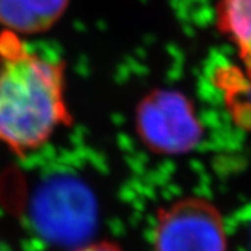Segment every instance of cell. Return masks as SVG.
<instances>
[{
	"mask_svg": "<svg viewBox=\"0 0 251 251\" xmlns=\"http://www.w3.org/2000/svg\"><path fill=\"white\" fill-rule=\"evenodd\" d=\"M64 84L62 63L31 50L16 32H1L0 144L25 155L69 125Z\"/></svg>",
	"mask_w": 251,
	"mask_h": 251,
	"instance_id": "6da1fadb",
	"label": "cell"
},
{
	"mask_svg": "<svg viewBox=\"0 0 251 251\" xmlns=\"http://www.w3.org/2000/svg\"><path fill=\"white\" fill-rule=\"evenodd\" d=\"M32 219L49 242L77 244L88 239L95 227V198L77 180H54L46 183L34 198Z\"/></svg>",
	"mask_w": 251,
	"mask_h": 251,
	"instance_id": "7a4b0ae2",
	"label": "cell"
},
{
	"mask_svg": "<svg viewBox=\"0 0 251 251\" xmlns=\"http://www.w3.org/2000/svg\"><path fill=\"white\" fill-rule=\"evenodd\" d=\"M155 251H226L219 212L201 198H183L159 211Z\"/></svg>",
	"mask_w": 251,
	"mask_h": 251,
	"instance_id": "3957f363",
	"label": "cell"
},
{
	"mask_svg": "<svg viewBox=\"0 0 251 251\" xmlns=\"http://www.w3.org/2000/svg\"><path fill=\"white\" fill-rule=\"evenodd\" d=\"M140 134L156 152L183 153L201 138V127L187 99L179 94L161 92L140 110Z\"/></svg>",
	"mask_w": 251,
	"mask_h": 251,
	"instance_id": "277c9868",
	"label": "cell"
},
{
	"mask_svg": "<svg viewBox=\"0 0 251 251\" xmlns=\"http://www.w3.org/2000/svg\"><path fill=\"white\" fill-rule=\"evenodd\" d=\"M69 0H0V25L11 32L35 34L62 17Z\"/></svg>",
	"mask_w": 251,
	"mask_h": 251,
	"instance_id": "5b68a950",
	"label": "cell"
},
{
	"mask_svg": "<svg viewBox=\"0 0 251 251\" xmlns=\"http://www.w3.org/2000/svg\"><path fill=\"white\" fill-rule=\"evenodd\" d=\"M218 25L233 41L251 75V0H221L218 4Z\"/></svg>",
	"mask_w": 251,
	"mask_h": 251,
	"instance_id": "8992f818",
	"label": "cell"
},
{
	"mask_svg": "<svg viewBox=\"0 0 251 251\" xmlns=\"http://www.w3.org/2000/svg\"><path fill=\"white\" fill-rule=\"evenodd\" d=\"M75 251H122L117 247L115 243L109 242H100V243H92L88 246L80 247L78 250Z\"/></svg>",
	"mask_w": 251,
	"mask_h": 251,
	"instance_id": "52a82bcc",
	"label": "cell"
}]
</instances>
